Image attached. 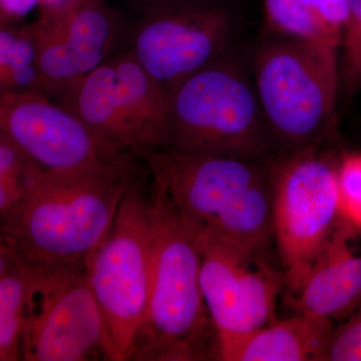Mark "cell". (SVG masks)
I'll return each instance as SVG.
<instances>
[{"instance_id": "6da1fadb", "label": "cell", "mask_w": 361, "mask_h": 361, "mask_svg": "<svg viewBox=\"0 0 361 361\" xmlns=\"http://www.w3.org/2000/svg\"><path fill=\"white\" fill-rule=\"evenodd\" d=\"M142 171L132 155L96 167L44 172L0 217V243L35 265L87 264Z\"/></svg>"}, {"instance_id": "7a4b0ae2", "label": "cell", "mask_w": 361, "mask_h": 361, "mask_svg": "<svg viewBox=\"0 0 361 361\" xmlns=\"http://www.w3.org/2000/svg\"><path fill=\"white\" fill-rule=\"evenodd\" d=\"M152 194L151 288L129 360H218L219 336L202 292L200 237Z\"/></svg>"}, {"instance_id": "3957f363", "label": "cell", "mask_w": 361, "mask_h": 361, "mask_svg": "<svg viewBox=\"0 0 361 361\" xmlns=\"http://www.w3.org/2000/svg\"><path fill=\"white\" fill-rule=\"evenodd\" d=\"M167 148L270 163L283 155L271 134L252 71L230 49L169 92Z\"/></svg>"}, {"instance_id": "277c9868", "label": "cell", "mask_w": 361, "mask_h": 361, "mask_svg": "<svg viewBox=\"0 0 361 361\" xmlns=\"http://www.w3.org/2000/svg\"><path fill=\"white\" fill-rule=\"evenodd\" d=\"M266 122L282 154L327 141L339 101V65L295 40L267 33L252 58Z\"/></svg>"}, {"instance_id": "5b68a950", "label": "cell", "mask_w": 361, "mask_h": 361, "mask_svg": "<svg viewBox=\"0 0 361 361\" xmlns=\"http://www.w3.org/2000/svg\"><path fill=\"white\" fill-rule=\"evenodd\" d=\"M154 200L144 167L116 219L87 262L90 286L103 315L116 361H129L151 288Z\"/></svg>"}, {"instance_id": "8992f818", "label": "cell", "mask_w": 361, "mask_h": 361, "mask_svg": "<svg viewBox=\"0 0 361 361\" xmlns=\"http://www.w3.org/2000/svg\"><path fill=\"white\" fill-rule=\"evenodd\" d=\"M325 142L270 161L273 239L289 296L299 290L341 219L339 158L323 149Z\"/></svg>"}, {"instance_id": "52a82bcc", "label": "cell", "mask_w": 361, "mask_h": 361, "mask_svg": "<svg viewBox=\"0 0 361 361\" xmlns=\"http://www.w3.org/2000/svg\"><path fill=\"white\" fill-rule=\"evenodd\" d=\"M30 264L21 361H116L87 264Z\"/></svg>"}, {"instance_id": "ba28073f", "label": "cell", "mask_w": 361, "mask_h": 361, "mask_svg": "<svg viewBox=\"0 0 361 361\" xmlns=\"http://www.w3.org/2000/svg\"><path fill=\"white\" fill-rule=\"evenodd\" d=\"M234 20L220 0L147 4L130 54L170 92L230 49Z\"/></svg>"}, {"instance_id": "9c48e42d", "label": "cell", "mask_w": 361, "mask_h": 361, "mask_svg": "<svg viewBox=\"0 0 361 361\" xmlns=\"http://www.w3.org/2000/svg\"><path fill=\"white\" fill-rule=\"evenodd\" d=\"M200 239L202 292L219 338L276 319L278 299L287 287L283 269L266 260L265 251Z\"/></svg>"}, {"instance_id": "30bf717a", "label": "cell", "mask_w": 361, "mask_h": 361, "mask_svg": "<svg viewBox=\"0 0 361 361\" xmlns=\"http://www.w3.org/2000/svg\"><path fill=\"white\" fill-rule=\"evenodd\" d=\"M0 133L44 172L96 167L134 155L111 148L73 111L40 92H1Z\"/></svg>"}, {"instance_id": "8fae6325", "label": "cell", "mask_w": 361, "mask_h": 361, "mask_svg": "<svg viewBox=\"0 0 361 361\" xmlns=\"http://www.w3.org/2000/svg\"><path fill=\"white\" fill-rule=\"evenodd\" d=\"M360 299L361 232L341 218L300 288L287 301L294 312L336 324Z\"/></svg>"}, {"instance_id": "7c38bea8", "label": "cell", "mask_w": 361, "mask_h": 361, "mask_svg": "<svg viewBox=\"0 0 361 361\" xmlns=\"http://www.w3.org/2000/svg\"><path fill=\"white\" fill-rule=\"evenodd\" d=\"M334 323L294 312L240 336L220 337V361H329Z\"/></svg>"}, {"instance_id": "4fadbf2b", "label": "cell", "mask_w": 361, "mask_h": 361, "mask_svg": "<svg viewBox=\"0 0 361 361\" xmlns=\"http://www.w3.org/2000/svg\"><path fill=\"white\" fill-rule=\"evenodd\" d=\"M59 99L61 106L111 148L133 154L137 149V137L118 97L113 59L90 71Z\"/></svg>"}, {"instance_id": "5bb4252c", "label": "cell", "mask_w": 361, "mask_h": 361, "mask_svg": "<svg viewBox=\"0 0 361 361\" xmlns=\"http://www.w3.org/2000/svg\"><path fill=\"white\" fill-rule=\"evenodd\" d=\"M113 61L121 104L137 137L135 151L167 148L170 126L169 92L130 51Z\"/></svg>"}, {"instance_id": "9a60e30c", "label": "cell", "mask_w": 361, "mask_h": 361, "mask_svg": "<svg viewBox=\"0 0 361 361\" xmlns=\"http://www.w3.org/2000/svg\"><path fill=\"white\" fill-rule=\"evenodd\" d=\"M84 75L104 63L115 42L116 16L104 0H66L44 7Z\"/></svg>"}, {"instance_id": "2e32d148", "label": "cell", "mask_w": 361, "mask_h": 361, "mask_svg": "<svg viewBox=\"0 0 361 361\" xmlns=\"http://www.w3.org/2000/svg\"><path fill=\"white\" fill-rule=\"evenodd\" d=\"M32 266L0 243V361H21V337Z\"/></svg>"}, {"instance_id": "e0dca14e", "label": "cell", "mask_w": 361, "mask_h": 361, "mask_svg": "<svg viewBox=\"0 0 361 361\" xmlns=\"http://www.w3.org/2000/svg\"><path fill=\"white\" fill-rule=\"evenodd\" d=\"M267 33L307 45L339 65L341 35L303 0H263Z\"/></svg>"}, {"instance_id": "ac0fdd59", "label": "cell", "mask_w": 361, "mask_h": 361, "mask_svg": "<svg viewBox=\"0 0 361 361\" xmlns=\"http://www.w3.org/2000/svg\"><path fill=\"white\" fill-rule=\"evenodd\" d=\"M27 27L37 51L42 90L47 96L59 99L85 75L75 54L44 11Z\"/></svg>"}, {"instance_id": "d6986e66", "label": "cell", "mask_w": 361, "mask_h": 361, "mask_svg": "<svg viewBox=\"0 0 361 361\" xmlns=\"http://www.w3.org/2000/svg\"><path fill=\"white\" fill-rule=\"evenodd\" d=\"M0 85L1 92H44L37 68V51L27 26L20 28L1 26Z\"/></svg>"}, {"instance_id": "ffe728a7", "label": "cell", "mask_w": 361, "mask_h": 361, "mask_svg": "<svg viewBox=\"0 0 361 361\" xmlns=\"http://www.w3.org/2000/svg\"><path fill=\"white\" fill-rule=\"evenodd\" d=\"M44 171L0 133V217L23 198Z\"/></svg>"}, {"instance_id": "44dd1931", "label": "cell", "mask_w": 361, "mask_h": 361, "mask_svg": "<svg viewBox=\"0 0 361 361\" xmlns=\"http://www.w3.org/2000/svg\"><path fill=\"white\" fill-rule=\"evenodd\" d=\"M361 90V0H349L339 52V99L349 103Z\"/></svg>"}, {"instance_id": "7402d4cb", "label": "cell", "mask_w": 361, "mask_h": 361, "mask_svg": "<svg viewBox=\"0 0 361 361\" xmlns=\"http://www.w3.org/2000/svg\"><path fill=\"white\" fill-rule=\"evenodd\" d=\"M337 176L341 218L361 232V152L342 155Z\"/></svg>"}, {"instance_id": "603a6c76", "label": "cell", "mask_w": 361, "mask_h": 361, "mask_svg": "<svg viewBox=\"0 0 361 361\" xmlns=\"http://www.w3.org/2000/svg\"><path fill=\"white\" fill-rule=\"evenodd\" d=\"M329 361H361V299L355 310L334 325Z\"/></svg>"}, {"instance_id": "cb8c5ba5", "label": "cell", "mask_w": 361, "mask_h": 361, "mask_svg": "<svg viewBox=\"0 0 361 361\" xmlns=\"http://www.w3.org/2000/svg\"><path fill=\"white\" fill-rule=\"evenodd\" d=\"M336 32H343L348 16L349 0H303Z\"/></svg>"}, {"instance_id": "d4e9b609", "label": "cell", "mask_w": 361, "mask_h": 361, "mask_svg": "<svg viewBox=\"0 0 361 361\" xmlns=\"http://www.w3.org/2000/svg\"><path fill=\"white\" fill-rule=\"evenodd\" d=\"M40 0H1V16L25 13Z\"/></svg>"}, {"instance_id": "484cf974", "label": "cell", "mask_w": 361, "mask_h": 361, "mask_svg": "<svg viewBox=\"0 0 361 361\" xmlns=\"http://www.w3.org/2000/svg\"><path fill=\"white\" fill-rule=\"evenodd\" d=\"M139 1L145 2V4H155V2L170 1V0H139Z\"/></svg>"}]
</instances>
